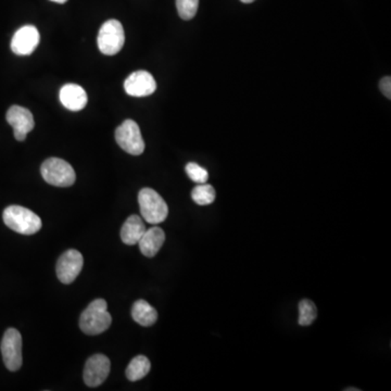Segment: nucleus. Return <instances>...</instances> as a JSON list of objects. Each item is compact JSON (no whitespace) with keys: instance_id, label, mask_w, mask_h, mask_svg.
<instances>
[{"instance_id":"obj_17","label":"nucleus","mask_w":391,"mask_h":391,"mask_svg":"<svg viewBox=\"0 0 391 391\" xmlns=\"http://www.w3.org/2000/svg\"><path fill=\"white\" fill-rule=\"evenodd\" d=\"M152 369V364L148 357L145 355H137L130 362L126 369V377L128 381H137L144 378Z\"/></svg>"},{"instance_id":"obj_12","label":"nucleus","mask_w":391,"mask_h":391,"mask_svg":"<svg viewBox=\"0 0 391 391\" xmlns=\"http://www.w3.org/2000/svg\"><path fill=\"white\" fill-rule=\"evenodd\" d=\"M127 95L132 97H147L156 91V83L154 76L147 71H136L127 76L124 82Z\"/></svg>"},{"instance_id":"obj_22","label":"nucleus","mask_w":391,"mask_h":391,"mask_svg":"<svg viewBox=\"0 0 391 391\" xmlns=\"http://www.w3.org/2000/svg\"><path fill=\"white\" fill-rule=\"evenodd\" d=\"M379 87H381V93L384 94L388 99L391 98V78L390 76H386V78L381 80V83H379Z\"/></svg>"},{"instance_id":"obj_18","label":"nucleus","mask_w":391,"mask_h":391,"mask_svg":"<svg viewBox=\"0 0 391 391\" xmlns=\"http://www.w3.org/2000/svg\"><path fill=\"white\" fill-rule=\"evenodd\" d=\"M191 198L199 205H211L215 200V191L209 184H198L191 191Z\"/></svg>"},{"instance_id":"obj_7","label":"nucleus","mask_w":391,"mask_h":391,"mask_svg":"<svg viewBox=\"0 0 391 391\" xmlns=\"http://www.w3.org/2000/svg\"><path fill=\"white\" fill-rule=\"evenodd\" d=\"M3 363L9 371H15L22 367V336L15 328L6 330L1 340Z\"/></svg>"},{"instance_id":"obj_5","label":"nucleus","mask_w":391,"mask_h":391,"mask_svg":"<svg viewBox=\"0 0 391 391\" xmlns=\"http://www.w3.org/2000/svg\"><path fill=\"white\" fill-rule=\"evenodd\" d=\"M40 173L45 182L57 187H68L75 183L76 174L71 164L59 158H49L44 161Z\"/></svg>"},{"instance_id":"obj_16","label":"nucleus","mask_w":391,"mask_h":391,"mask_svg":"<svg viewBox=\"0 0 391 391\" xmlns=\"http://www.w3.org/2000/svg\"><path fill=\"white\" fill-rule=\"evenodd\" d=\"M132 316L133 320L140 325L148 327L154 325L158 320V312L154 307L150 306L149 303L140 299L133 304Z\"/></svg>"},{"instance_id":"obj_10","label":"nucleus","mask_w":391,"mask_h":391,"mask_svg":"<svg viewBox=\"0 0 391 391\" xmlns=\"http://www.w3.org/2000/svg\"><path fill=\"white\" fill-rule=\"evenodd\" d=\"M110 360L103 355H95L86 362L84 381L88 387H98L103 384L110 373Z\"/></svg>"},{"instance_id":"obj_19","label":"nucleus","mask_w":391,"mask_h":391,"mask_svg":"<svg viewBox=\"0 0 391 391\" xmlns=\"http://www.w3.org/2000/svg\"><path fill=\"white\" fill-rule=\"evenodd\" d=\"M316 316H318V309L312 301L308 299L300 301L298 323L301 326L311 325L316 320Z\"/></svg>"},{"instance_id":"obj_21","label":"nucleus","mask_w":391,"mask_h":391,"mask_svg":"<svg viewBox=\"0 0 391 391\" xmlns=\"http://www.w3.org/2000/svg\"><path fill=\"white\" fill-rule=\"evenodd\" d=\"M186 173L189 175L191 181L197 184L207 183L209 179V173L205 168L195 163V162H189L185 168Z\"/></svg>"},{"instance_id":"obj_2","label":"nucleus","mask_w":391,"mask_h":391,"mask_svg":"<svg viewBox=\"0 0 391 391\" xmlns=\"http://www.w3.org/2000/svg\"><path fill=\"white\" fill-rule=\"evenodd\" d=\"M3 219L10 230L22 235L36 234L43 226L38 215L21 205H10L6 208Z\"/></svg>"},{"instance_id":"obj_1","label":"nucleus","mask_w":391,"mask_h":391,"mask_svg":"<svg viewBox=\"0 0 391 391\" xmlns=\"http://www.w3.org/2000/svg\"><path fill=\"white\" fill-rule=\"evenodd\" d=\"M111 323L112 318L103 299L94 300L80 318V327L86 335H99L110 327Z\"/></svg>"},{"instance_id":"obj_20","label":"nucleus","mask_w":391,"mask_h":391,"mask_svg":"<svg viewBox=\"0 0 391 391\" xmlns=\"http://www.w3.org/2000/svg\"><path fill=\"white\" fill-rule=\"evenodd\" d=\"M199 0H176V8L183 20H191L198 11Z\"/></svg>"},{"instance_id":"obj_14","label":"nucleus","mask_w":391,"mask_h":391,"mask_svg":"<svg viewBox=\"0 0 391 391\" xmlns=\"http://www.w3.org/2000/svg\"><path fill=\"white\" fill-rule=\"evenodd\" d=\"M164 242H165V234L163 230L154 226L150 230H146L138 244H140V252L145 257L154 258L161 249Z\"/></svg>"},{"instance_id":"obj_25","label":"nucleus","mask_w":391,"mask_h":391,"mask_svg":"<svg viewBox=\"0 0 391 391\" xmlns=\"http://www.w3.org/2000/svg\"><path fill=\"white\" fill-rule=\"evenodd\" d=\"M347 390H359V389L349 388V389H347Z\"/></svg>"},{"instance_id":"obj_13","label":"nucleus","mask_w":391,"mask_h":391,"mask_svg":"<svg viewBox=\"0 0 391 391\" xmlns=\"http://www.w3.org/2000/svg\"><path fill=\"white\" fill-rule=\"evenodd\" d=\"M60 101L71 111H81L87 105V94L78 84H66L60 89Z\"/></svg>"},{"instance_id":"obj_8","label":"nucleus","mask_w":391,"mask_h":391,"mask_svg":"<svg viewBox=\"0 0 391 391\" xmlns=\"http://www.w3.org/2000/svg\"><path fill=\"white\" fill-rule=\"evenodd\" d=\"M83 256L75 249L64 252L57 262V276L64 283H71L75 281L83 269Z\"/></svg>"},{"instance_id":"obj_23","label":"nucleus","mask_w":391,"mask_h":391,"mask_svg":"<svg viewBox=\"0 0 391 391\" xmlns=\"http://www.w3.org/2000/svg\"><path fill=\"white\" fill-rule=\"evenodd\" d=\"M50 1H54L57 3H66L68 0H50Z\"/></svg>"},{"instance_id":"obj_24","label":"nucleus","mask_w":391,"mask_h":391,"mask_svg":"<svg viewBox=\"0 0 391 391\" xmlns=\"http://www.w3.org/2000/svg\"><path fill=\"white\" fill-rule=\"evenodd\" d=\"M240 1L244 3H253L254 0H240Z\"/></svg>"},{"instance_id":"obj_15","label":"nucleus","mask_w":391,"mask_h":391,"mask_svg":"<svg viewBox=\"0 0 391 391\" xmlns=\"http://www.w3.org/2000/svg\"><path fill=\"white\" fill-rule=\"evenodd\" d=\"M146 232V226L142 222V218L138 215H131L130 218L125 221L121 230V239L125 244L133 246L138 244L142 235Z\"/></svg>"},{"instance_id":"obj_9","label":"nucleus","mask_w":391,"mask_h":391,"mask_svg":"<svg viewBox=\"0 0 391 391\" xmlns=\"http://www.w3.org/2000/svg\"><path fill=\"white\" fill-rule=\"evenodd\" d=\"M7 122L13 127L15 140L23 142L27 134L34 128L35 121L32 112L21 105H13L9 108L6 115Z\"/></svg>"},{"instance_id":"obj_4","label":"nucleus","mask_w":391,"mask_h":391,"mask_svg":"<svg viewBox=\"0 0 391 391\" xmlns=\"http://www.w3.org/2000/svg\"><path fill=\"white\" fill-rule=\"evenodd\" d=\"M125 33L122 23L117 20H108L101 25L98 33V48L101 54L113 56L124 46Z\"/></svg>"},{"instance_id":"obj_6","label":"nucleus","mask_w":391,"mask_h":391,"mask_svg":"<svg viewBox=\"0 0 391 391\" xmlns=\"http://www.w3.org/2000/svg\"><path fill=\"white\" fill-rule=\"evenodd\" d=\"M115 136L117 145L127 154L140 156L144 152L145 142L140 126L135 121L125 120L115 130Z\"/></svg>"},{"instance_id":"obj_3","label":"nucleus","mask_w":391,"mask_h":391,"mask_svg":"<svg viewBox=\"0 0 391 391\" xmlns=\"http://www.w3.org/2000/svg\"><path fill=\"white\" fill-rule=\"evenodd\" d=\"M142 216L150 224L164 222L169 214V208L159 193L152 189H142L138 193Z\"/></svg>"},{"instance_id":"obj_11","label":"nucleus","mask_w":391,"mask_h":391,"mask_svg":"<svg viewBox=\"0 0 391 391\" xmlns=\"http://www.w3.org/2000/svg\"><path fill=\"white\" fill-rule=\"evenodd\" d=\"M38 29L34 25H25L17 29L11 40V50L17 56H29L39 44Z\"/></svg>"}]
</instances>
